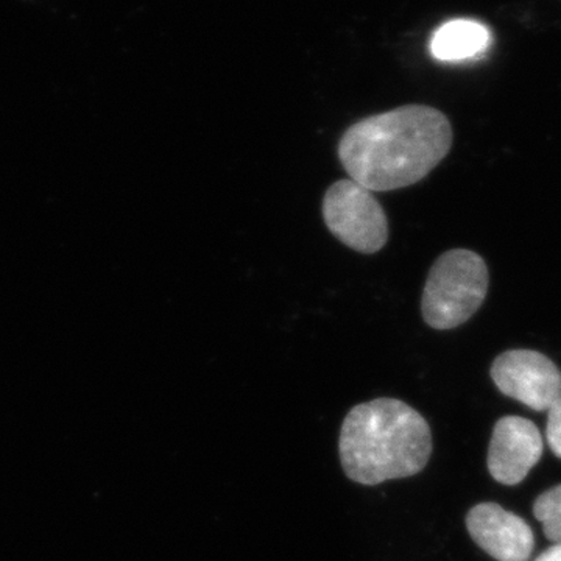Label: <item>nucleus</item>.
Here are the masks:
<instances>
[{
    "label": "nucleus",
    "mask_w": 561,
    "mask_h": 561,
    "mask_svg": "<svg viewBox=\"0 0 561 561\" xmlns=\"http://www.w3.org/2000/svg\"><path fill=\"white\" fill-rule=\"evenodd\" d=\"M453 146L442 111L405 105L351 125L339 144L350 179L371 192L402 190L430 175Z\"/></svg>",
    "instance_id": "nucleus-1"
},
{
    "label": "nucleus",
    "mask_w": 561,
    "mask_h": 561,
    "mask_svg": "<svg viewBox=\"0 0 561 561\" xmlns=\"http://www.w3.org/2000/svg\"><path fill=\"white\" fill-rule=\"evenodd\" d=\"M490 44L491 33L481 22L454 20L434 33L431 51L437 60L457 62L478 58Z\"/></svg>",
    "instance_id": "nucleus-8"
},
{
    "label": "nucleus",
    "mask_w": 561,
    "mask_h": 561,
    "mask_svg": "<svg viewBox=\"0 0 561 561\" xmlns=\"http://www.w3.org/2000/svg\"><path fill=\"white\" fill-rule=\"evenodd\" d=\"M534 515L542 524L546 538L561 542V485L545 491L535 501Z\"/></svg>",
    "instance_id": "nucleus-9"
},
{
    "label": "nucleus",
    "mask_w": 561,
    "mask_h": 561,
    "mask_svg": "<svg viewBox=\"0 0 561 561\" xmlns=\"http://www.w3.org/2000/svg\"><path fill=\"white\" fill-rule=\"evenodd\" d=\"M491 379L513 400L537 412H548L561 398V371L545 354L512 350L491 365Z\"/></svg>",
    "instance_id": "nucleus-5"
},
{
    "label": "nucleus",
    "mask_w": 561,
    "mask_h": 561,
    "mask_svg": "<svg viewBox=\"0 0 561 561\" xmlns=\"http://www.w3.org/2000/svg\"><path fill=\"white\" fill-rule=\"evenodd\" d=\"M339 456L346 478L360 485L412 478L431 459L432 431L408 402L376 398L346 413Z\"/></svg>",
    "instance_id": "nucleus-2"
},
{
    "label": "nucleus",
    "mask_w": 561,
    "mask_h": 561,
    "mask_svg": "<svg viewBox=\"0 0 561 561\" xmlns=\"http://www.w3.org/2000/svg\"><path fill=\"white\" fill-rule=\"evenodd\" d=\"M546 438L549 448L561 459V398L553 402L548 411V426H546Z\"/></svg>",
    "instance_id": "nucleus-10"
},
{
    "label": "nucleus",
    "mask_w": 561,
    "mask_h": 561,
    "mask_svg": "<svg viewBox=\"0 0 561 561\" xmlns=\"http://www.w3.org/2000/svg\"><path fill=\"white\" fill-rule=\"evenodd\" d=\"M535 561H561V542H556Z\"/></svg>",
    "instance_id": "nucleus-11"
},
{
    "label": "nucleus",
    "mask_w": 561,
    "mask_h": 561,
    "mask_svg": "<svg viewBox=\"0 0 561 561\" xmlns=\"http://www.w3.org/2000/svg\"><path fill=\"white\" fill-rule=\"evenodd\" d=\"M541 456V434L530 420L504 416L494 424L486 459L494 481L502 485H518Z\"/></svg>",
    "instance_id": "nucleus-6"
},
{
    "label": "nucleus",
    "mask_w": 561,
    "mask_h": 561,
    "mask_svg": "<svg viewBox=\"0 0 561 561\" xmlns=\"http://www.w3.org/2000/svg\"><path fill=\"white\" fill-rule=\"evenodd\" d=\"M467 529L472 541L497 561H527L535 549L529 524L494 502L472 507L467 515Z\"/></svg>",
    "instance_id": "nucleus-7"
},
{
    "label": "nucleus",
    "mask_w": 561,
    "mask_h": 561,
    "mask_svg": "<svg viewBox=\"0 0 561 561\" xmlns=\"http://www.w3.org/2000/svg\"><path fill=\"white\" fill-rule=\"evenodd\" d=\"M486 291L485 261L474 251L449 250L432 265L421 298V313L434 330H454L479 311Z\"/></svg>",
    "instance_id": "nucleus-3"
},
{
    "label": "nucleus",
    "mask_w": 561,
    "mask_h": 561,
    "mask_svg": "<svg viewBox=\"0 0 561 561\" xmlns=\"http://www.w3.org/2000/svg\"><path fill=\"white\" fill-rule=\"evenodd\" d=\"M328 230L357 253L381 251L389 241V220L371 191L353 180H339L323 198Z\"/></svg>",
    "instance_id": "nucleus-4"
}]
</instances>
